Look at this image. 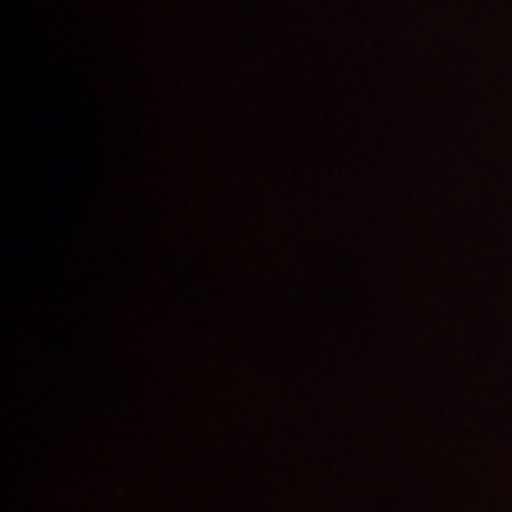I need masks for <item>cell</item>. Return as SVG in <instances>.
Here are the masks:
<instances>
[]
</instances>
